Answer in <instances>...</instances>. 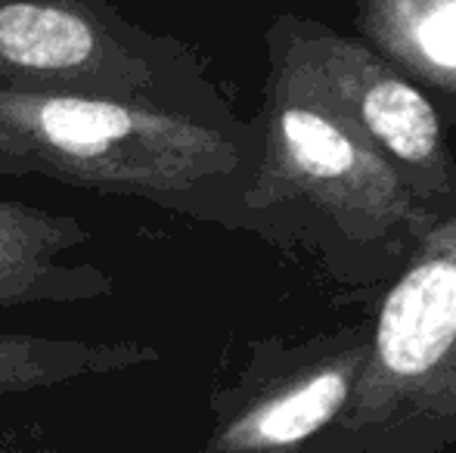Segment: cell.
I'll return each mask as SVG.
<instances>
[{"instance_id":"obj_1","label":"cell","mask_w":456,"mask_h":453,"mask_svg":"<svg viewBox=\"0 0 456 453\" xmlns=\"http://www.w3.org/2000/svg\"><path fill=\"white\" fill-rule=\"evenodd\" d=\"M0 131L50 181L248 227L261 127L233 121L230 109L0 91Z\"/></svg>"},{"instance_id":"obj_2","label":"cell","mask_w":456,"mask_h":453,"mask_svg":"<svg viewBox=\"0 0 456 453\" xmlns=\"http://www.w3.org/2000/svg\"><path fill=\"white\" fill-rule=\"evenodd\" d=\"M0 91L227 109L190 47L109 0H0Z\"/></svg>"},{"instance_id":"obj_3","label":"cell","mask_w":456,"mask_h":453,"mask_svg":"<svg viewBox=\"0 0 456 453\" xmlns=\"http://www.w3.org/2000/svg\"><path fill=\"white\" fill-rule=\"evenodd\" d=\"M295 202L363 239L419 242L438 221L361 131L317 100L271 81L258 165L246 193L248 227L261 230Z\"/></svg>"},{"instance_id":"obj_4","label":"cell","mask_w":456,"mask_h":453,"mask_svg":"<svg viewBox=\"0 0 456 453\" xmlns=\"http://www.w3.org/2000/svg\"><path fill=\"white\" fill-rule=\"evenodd\" d=\"M267 44L273 85L317 100L361 131L426 206L456 199L438 112L385 56L298 19H280Z\"/></svg>"},{"instance_id":"obj_5","label":"cell","mask_w":456,"mask_h":453,"mask_svg":"<svg viewBox=\"0 0 456 453\" xmlns=\"http://www.w3.org/2000/svg\"><path fill=\"white\" fill-rule=\"evenodd\" d=\"M453 363L456 206L416 242L413 261L382 302L348 407L305 453H366Z\"/></svg>"},{"instance_id":"obj_6","label":"cell","mask_w":456,"mask_h":453,"mask_svg":"<svg viewBox=\"0 0 456 453\" xmlns=\"http://www.w3.org/2000/svg\"><path fill=\"white\" fill-rule=\"evenodd\" d=\"M370 336L338 351H305L286 367L255 363L246 379L215 398V432L199 453H305L348 407L366 367Z\"/></svg>"},{"instance_id":"obj_7","label":"cell","mask_w":456,"mask_h":453,"mask_svg":"<svg viewBox=\"0 0 456 453\" xmlns=\"http://www.w3.org/2000/svg\"><path fill=\"white\" fill-rule=\"evenodd\" d=\"M87 242L91 230L72 214L0 199V308L78 304L112 295V273L91 261H69Z\"/></svg>"},{"instance_id":"obj_8","label":"cell","mask_w":456,"mask_h":453,"mask_svg":"<svg viewBox=\"0 0 456 453\" xmlns=\"http://www.w3.org/2000/svg\"><path fill=\"white\" fill-rule=\"evenodd\" d=\"M357 22L385 60L456 100V0H357Z\"/></svg>"},{"instance_id":"obj_9","label":"cell","mask_w":456,"mask_h":453,"mask_svg":"<svg viewBox=\"0 0 456 453\" xmlns=\"http://www.w3.org/2000/svg\"><path fill=\"white\" fill-rule=\"evenodd\" d=\"M152 360H159V351L143 342H81L0 333V398L127 373Z\"/></svg>"},{"instance_id":"obj_10","label":"cell","mask_w":456,"mask_h":453,"mask_svg":"<svg viewBox=\"0 0 456 453\" xmlns=\"http://www.w3.org/2000/svg\"><path fill=\"white\" fill-rule=\"evenodd\" d=\"M456 441V363L376 438L366 453H438Z\"/></svg>"},{"instance_id":"obj_11","label":"cell","mask_w":456,"mask_h":453,"mask_svg":"<svg viewBox=\"0 0 456 453\" xmlns=\"http://www.w3.org/2000/svg\"><path fill=\"white\" fill-rule=\"evenodd\" d=\"M0 177H41L37 165L0 131Z\"/></svg>"},{"instance_id":"obj_12","label":"cell","mask_w":456,"mask_h":453,"mask_svg":"<svg viewBox=\"0 0 456 453\" xmlns=\"http://www.w3.org/2000/svg\"><path fill=\"white\" fill-rule=\"evenodd\" d=\"M0 453H53V450H44V448H28V444H12L0 435Z\"/></svg>"}]
</instances>
